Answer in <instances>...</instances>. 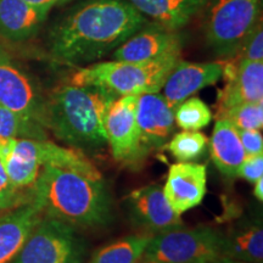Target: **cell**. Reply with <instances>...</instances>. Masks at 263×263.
<instances>
[{
    "label": "cell",
    "mask_w": 263,
    "mask_h": 263,
    "mask_svg": "<svg viewBox=\"0 0 263 263\" xmlns=\"http://www.w3.org/2000/svg\"><path fill=\"white\" fill-rule=\"evenodd\" d=\"M145 22L127 0H88L51 28L49 51L61 64H93L116 50Z\"/></svg>",
    "instance_id": "1"
},
{
    "label": "cell",
    "mask_w": 263,
    "mask_h": 263,
    "mask_svg": "<svg viewBox=\"0 0 263 263\" xmlns=\"http://www.w3.org/2000/svg\"><path fill=\"white\" fill-rule=\"evenodd\" d=\"M31 200L43 215L72 227L93 228L111 221V197L103 178L70 170L42 167L31 190Z\"/></svg>",
    "instance_id": "2"
},
{
    "label": "cell",
    "mask_w": 263,
    "mask_h": 263,
    "mask_svg": "<svg viewBox=\"0 0 263 263\" xmlns=\"http://www.w3.org/2000/svg\"><path fill=\"white\" fill-rule=\"evenodd\" d=\"M91 85L61 84L45 97L43 127L76 150H100L107 145L105 117L116 99Z\"/></svg>",
    "instance_id": "3"
},
{
    "label": "cell",
    "mask_w": 263,
    "mask_h": 263,
    "mask_svg": "<svg viewBox=\"0 0 263 263\" xmlns=\"http://www.w3.org/2000/svg\"><path fill=\"white\" fill-rule=\"evenodd\" d=\"M179 59L180 52L146 62H95L80 68L70 83L101 88L116 97L159 93Z\"/></svg>",
    "instance_id": "4"
},
{
    "label": "cell",
    "mask_w": 263,
    "mask_h": 263,
    "mask_svg": "<svg viewBox=\"0 0 263 263\" xmlns=\"http://www.w3.org/2000/svg\"><path fill=\"white\" fill-rule=\"evenodd\" d=\"M205 21L207 44L222 58H234L261 21L262 0H210Z\"/></svg>",
    "instance_id": "5"
},
{
    "label": "cell",
    "mask_w": 263,
    "mask_h": 263,
    "mask_svg": "<svg viewBox=\"0 0 263 263\" xmlns=\"http://www.w3.org/2000/svg\"><path fill=\"white\" fill-rule=\"evenodd\" d=\"M223 239L212 228L178 227L154 235L139 263H212L222 256Z\"/></svg>",
    "instance_id": "6"
},
{
    "label": "cell",
    "mask_w": 263,
    "mask_h": 263,
    "mask_svg": "<svg viewBox=\"0 0 263 263\" xmlns=\"http://www.w3.org/2000/svg\"><path fill=\"white\" fill-rule=\"evenodd\" d=\"M85 244L74 227L43 216L12 263H82Z\"/></svg>",
    "instance_id": "7"
},
{
    "label": "cell",
    "mask_w": 263,
    "mask_h": 263,
    "mask_svg": "<svg viewBox=\"0 0 263 263\" xmlns=\"http://www.w3.org/2000/svg\"><path fill=\"white\" fill-rule=\"evenodd\" d=\"M139 95L117 97L105 117V132L114 159L120 163L136 166L147 154L140 144L137 122V101Z\"/></svg>",
    "instance_id": "8"
},
{
    "label": "cell",
    "mask_w": 263,
    "mask_h": 263,
    "mask_svg": "<svg viewBox=\"0 0 263 263\" xmlns=\"http://www.w3.org/2000/svg\"><path fill=\"white\" fill-rule=\"evenodd\" d=\"M0 105L43 126L45 97L37 83L0 48Z\"/></svg>",
    "instance_id": "9"
},
{
    "label": "cell",
    "mask_w": 263,
    "mask_h": 263,
    "mask_svg": "<svg viewBox=\"0 0 263 263\" xmlns=\"http://www.w3.org/2000/svg\"><path fill=\"white\" fill-rule=\"evenodd\" d=\"M127 201L132 221L150 233L160 234L183 226L182 216L173 211L159 184L133 190Z\"/></svg>",
    "instance_id": "10"
},
{
    "label": "cell",
    "mask_w": 263,
    "mask_h": 263,
    "mask_svg": "<svg viewBox=\"0 0 263 263\" xmlns=\"http://www.w3.org/2000/svg\"><path fill=\"white\" fill-rule=\"evenodd\" d=\"M223 62H186L179 59L162 85V97L174 111L184 100L222 78Z\"/></svg>",
    "instance_id": "11"
},
{
    "label": "cell",
    "mask_w": 263,
    "mask_h": 263,
    "mask_svg": "<svg viewBox=\"0 0 263 263\" xmlns=\"http://www.w3.org/2000/svg\"><path fill=\"white\" fill-rule=\"evenodd\" d=\"M163 194L173 211L182 216L202 202L207 193V168L195 162H177L167 174Z\"/></svg>",
    "instance_id": "12"
},
{
    "label": "cell",
    "mask_w": 263,
    "mask_h": 263,
    "mask_svg": "<svg viewBox=\"0 0 263 263\" xmlns=\"http://www.w3.org/2000/svg\"><path fill=\"white\" fill-rule=\"evenodd\" d=\"M137 122L140 144L147 155L150 151L166 146L176 128L173 110L160 93L138 97Z\"/></svg>",
    "instance_id": "13"
},
{
    "label": "cell",
    "mask_w": 263,
    "mask_h": 263,
    "mask_svg": "<svg viewBox=\"0 0 263 263\" xmlns=\"http://www.w3.org/2000/svg\"><path fill=\"white\" fill-rule=\"evenodd\" d=\"M183 37L178 31H171L159 25L141 28L114 51V60L146 62L182 52Z\"/></svg>",
    "instance_id": "14"
},
{
    "label": "cell",
    "mask_w": 263,
    "mask_h": 263,
    "mask_svg": "<svg viewBox=\"0 0 263 263\" xmlns=\"http://www.w3.org/2000/svg\"><path fill=\"white\" fill-rule=\"evenodd\" d=\"M43 215L32 200L0 210V263H12Z\"/></svg>",
    "instance_id": "15"
},
{
    "label": "cell",
    "mask_w": 263,
    "mask_h": 263,
    "mask_svg": "<svg viewBox=\"0 0 263 263\" xmlns=\"http://www.w3.org/2000/svg\"><path fill=\"white\" fill-rule=\"evenodd\" d=\"M49 11L26 0H0V37L12 43L37 35Z\"/></svg>",
    "instance_id": "16"
},
{
    "label": "cell",
    "mask_w": 263,
    "mask_h": 263,
    "mask_svg": "<svg viewBox=\"0 0 263 263\" xmlns=\"http://www.w3.org/2000/svg\"><path fill=\"white\" fill-rule=\"evenodd\" d=\"M249 103H263V61L238 62L235 74L219 91L217 112Z\"/></svg>",
    "instance_id": "17"
},
{
    "label": "cell",
    "mask_w": 263,
    "mask_h": 263,
    "mask_svg": "<svg viewBox=\"0 0 263 263\" xmlns=\"http://www.w3.org/2000/svg\"><path fill=\"white\" fill-rule=\"evenodd\" d=\"M141 15L161 27L179 31L189 24L210 0H127Z\"/></svg>",
    "instance_id": "18"
},
{
    "label": "cell",
    "mask_w": 263,
    "mask_h": 263,
    "mask_svg": "<svg viewBox=\"0 0 263 263\" xmlns=\"http://www.w3.org/2000/svg\"><path fill=\"white\" fill-rule=\"evenodd\" d=\"M210 153L212 162L222 174L234 178L244 162L246 153L236 128L226 120H217L211 139Z\"/></svg>",
    "instance_id": "19"
},
{
    "label": "cell",
    "mask_w": 263,
    "mask_h": 263,
    "mask_svg": "<svg viewBox=\"0 0 263 263\" xmlns=\"http://www.w3.org/2000/svg\"><path fill=\"white\" fill-rule=\"evenodd\" d=\"M223 238L222 257L248 263L263 262V228L259 221L235 227Z\"/></svg>",
    "instance_id": "20"
},
{
    "label": "cell",
    "mask_w": 263,
    "mask_h": 263,
    "mask_svg": "<svg viewBox=\"0 0 263 263\" xmlns=\"http://www.w3.org/2000/svg\"><path fill=\"white\" fill-rule=\"evenodd\" d=\"M154 235H129L99 249L90 263H139Z\"/></svg>",
    "instance_id": "21"
},
{
    "label": "cell",
    "mask_w": 263,
    "mask_h": 263,
    "mask_svg": "<svg viewBox=\"0 0 263 263\" xmlns=\"http://www.w3.org/2000/svg\"><path fill=\"white\" fill-rule=\"evenodd\" d=\"M0 138L44 140L48 134L42 124L0 105Z\"/></svg>",
    "instance_id": "22"
},
{
    "label": "cell",
    "mask_w": 263,
    "mask_h": 263,
    "mask_svg": "<svg viewBox=\"0 0 263 263\" xmlns=\"http://www.w3.org/2000/svg\"><path fill=\"white\" fill-rule=\"evenodd\" d=\"M173 112L174 122L184 130H201L212 121L211 108L199 98H188L180 103Z\"/></svg>",
    "instance_id": "23"
},
{
    "label": "cell",
    "mask_w": 263,
    "mask_h": 263,
    "mask_svg": "<svg viewBox=\"0 0 263 263\" xmlns=\"http://www.w3.org/2000/svg\"><path fill=\"white\" fill-rule=\"evenodd\" d=\"M209 139L200 130H183L171 138L167 149L178 162H194L205 153Z\"/></svg>",
    "instance_id": "24"
},
{
    "label": "cell",
    "mask_w": 263,
    "mask_h": 263,
    "mask_svg": "<svg viewBox=\"0 0 263 263\" xmlns=\"http://www.w3.org/2000/svg\"><path fill=\"white\" fill-rule=\"evenodd\" d=\"M216 120H226L238 130H261L263 127V103L240 104L218 111Z\"/></svg>",
    "instance_id": "25"
},
{
    "label": "cell",
    "mask_w": 263,
    "mask_h": 263,
    "mask_svg": "<svg viewBox=\"0 0 263 263\" xmlns=\"http://www.w3.org/2000/svg\"><path fill=\"white\" fill-rule=\"evenodd\" d=\"M31 200V193L26 194L18 190L9 179L6 171L0 160V210H8Z\"/></svg>",
    "instance_id": "26"
},
{
    "label": "cell",
    "mask_w": 263,
    "mask_h": 263,
    "mask_svg": "<svg viewBox=\"0 0 263 263\" xmlns=\"http://www.w3.org/2000/svg\"><path fill=\"white\" fill-rule=\"evenodd\" d=\"M240 54V60L248 61H263V28L262 20L252 29L249 37L245 39L241 45L238 55Z\"/></svg>",
    "instance_id": "27"
},
{
    "label": "cell",
    "mask_w": 263,
    "mask_h": 263,
    "mask_svg": "<svg viewBox=\"0 0 263 263\" xmlns=\"http://www.w3.org/2000/svg\"><path fill=\"white\" fill-rule=\"evenodd\" d=\"M236 177H240L246 182L255 183L263 177V154L248 155L241 163Z\"/></svg>",
    "instance_id": "28"
},
{
    "label": "cell",
    "mask_w": 263,
    "mask_h": 263,
    "mask_svg": "<svg viewBox=\"0 0 263 263\" xmlns=\"http://www.w3.org/2000/svg\"><path fill=\"white\" fill-rule=\"evenodd\" d=\"M239 138L244 147L246 156L263 154V137L261 130H238Z\"/></svg>",
    "instance_id": "29"
},
{
    "label": "cell",
    "mask_w": 263,
    "mask_h": 263,
    "mask_svg": "<svg viewBox=\"0 0 263 263\" xmlns=\"http://www.w3.org/2000/svg\"><path fill=\"white\" fill-rule=\"evenodd\" d=\"M26 2H28L33 5L39 6V8L50 11V10L52 8H55V6L65 5V4H67V3L72 2V0H26Z\"/></svg>",
    "instance_id": "30"
},
{
    "label": "cell",
    "mask_w": 263,
    "mask_h": 263,
    "mask_svg": "<svg viewBox=\"0 0 263 263\" xmlns=\"http://www.w3.org/2000/svg\"><path fill=\"white\" fill-rule=\"evenodd\" d=\"M254 195L258 201H263V177L254 183Z\"/></svg>",
    "instance_id": "31"
},
{
    "label": "cell",
    "mask_w": 263,
    "mask_h": 263,
    "mask_svg": "<svg viewBox=\"0 0 263 263\" xmlns=\"http://www.w3.org/2000/svg\"><path fill=\"white\" fill-rule=\"evenodd\" d=\"M212 263H248V262H241V261H236V259H232V258H227V257H219L217 258L215 262Z\"/></svg>",
    "instance_id": "32"
}]
</instances>
